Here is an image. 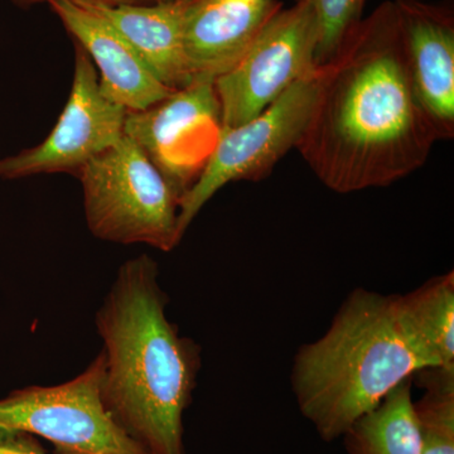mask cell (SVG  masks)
Segmentation results:
<instances>
[{
  "mask_svg": "<svg viewBox=\"0 0 454 454\" xmlns=\"http://www.w3.org/2000/svg\"><path fill=\"white\" fill-rule=\"evenodd\" d=\"M318 27L310 0L280 9L243 59L215 80L223 128L252 121L318 67Z\"/></svg>",
  "mask_w": 454,
  "mask_h": 454,
  "instance_id": "cell-7",
  "label": "cell"
},
{
  "mask_svg": "<svg viewBox=\"0 0 454 454\" xmlns=\"http://www.w3.org/2000/svg\"><path fill=\"white\" fill-rule=\"evenodd\" d=\"M160 267L146 254L122 262L95 315L103 342L101 397L151 454H186L184 415L201 370V348L169 321Z\"/></svg>",
  "mask_w": 454,
  "mask_h": 454,
  "instance_id": "cell-2",
  "label": "cell"
},
{
  "mask_svg": "<svg viewBox=\"0 0 454 454\" xmlns=\"http://www.w3.org/2000/svg\"><path fill=\"white\" fill-rule=\"evenodd\" d=\"M104 369L100 351L71 380L12 391L0 399V430L46 439L57 454H151L106 411L101 397Z\"/></svg>",
  "mask_w": 454,
  "mask_h": 454,
  "instance_id": "cell-5",
  "label": "cell"
},
{
  "mask_svg": "<svg viewBox=\"0 0 454 454\" xmlns=\"http://www.w3.org/2000/svg\"><path fill=\"white\" fill-rule=\"evenodd\" d=\"M415 94L439 140L454 137V18L450 8L394 0Z\"/></svg>",
  "mask_w": 454,
  "mask_h": 454,
  "instance_id": "cell-10",
  "label": "cell"
},
{
  "mask_svg": "<svg viewBox=\"0 0 454 454\" xmlns=\"http://www.w3.org/2000/svg\"><path fill=\"white\" fill-rule=\"evenodd\" d=\"M400 315L435 365H454V273L397 294Z\"/></svg>",
  "mask_w": 454,
  "mask_h": 454,
  "instance_id": "cell-15",
  "label": "cell"
},
{
  "mask_svg": "<svg viewBox=\"0 0 454 454\" xmlns=\"http://www.w3.org/2000/svg\"><path fill=\"white\" fill-rule=\"evenodd\" d=\"M413 400L411 378L349 427L343 434L348 454H423Z\"/></svg>",
  "mask_w": 454,
  "mask_h": 454,
  "instance_id": "cell-14",
  "label": "cell"
},
{
  "mask_svg": "<svg viewBox=\"0 0 454 454\" xmlns=\"http://www.w3.org/2000/svg\"><path fill=\"white\" fill-rule=\"evenodd\" d=\"M90 232L121 245L172 252L179 232V196L148 155L128 136L76 173Z\"/></svg>",
  "mask_w": 454,
  "mask_h": 454,
  "instance_id": "cell-4",
  "label": "cell"
},
{
  "mask_svg": "<svg viewBox=\"0 0 454 454\" xmlns=\"http://www.w3.org/2000/svg\"><path fill=\"white\" fill-rule=\"evenodd\" d=\"M127 115L101 94L94 62L74 42L73 86L55 127L40 145L0 160V179L76 175L124 136Z\"/></svg>",
  "mask_w": 454,
  "mask_h": 454,
  "instance_id": "cell-9",
  "label": "cell"
},
{
  "mask_svg": "<svg viewBox=\"0 0 454 454\" xmlns=\"http://www.w3.org/2000/svg\"><path fill=\"white\" fill-rule=\"evenodd\" d=\"M413 381L423 389L413 400L423 454H454V365L426 367Z\"/></svg>",
  "mask_w": 454,
  "mask_h": 454,
  "instance_id": "cell-16",
  "label": "cell"
},
{
  "mask_svg": "<svg viewBox=\"0 0 454 454\" xmlns=\"http://www.w3.org/2000/svg\"><path fill=\"white\" fill-rule=\"evenodd\" d=\"M429 366L437 365L403 321L397 294L357 288L328 330L298 348L292 389L301 415L333 442Z\"/></svg>",
  "mask_w": 454,
  "mask_h": 454,
  "instance_id": "cell-3",
  "label": "cell"
},
{
  "mask_svg": "<svg viewBox=\"0 0 454 454\" xmlns=\"http://www.w3.org/2000/svg\"><path fill=\"white\" fill-rule=\"evenodd\" d=\"M17 7L32 8L35 5H50L53 2H61V0H12ZM62 2H70L74 4L83 5V7H119V5H143L154 4V3L166 2V0H62Z\"/></svg>",
  "mask_w": 454,
  "mask_h": 454,
  "instance_id": "cell-19",
  "label": "cell"
},
{
  "mask_svg": "<svg viewBox=\"0 0 454 454\" xmlns=\"http://www.w3.org/2000/svg\"><path fill=\"white\" fill-rule=\"evenodd\" d=\"M49 7L94 62L107 100L128 112H142L175 91L157 79L129 42L94 9L62 0Z\"/></svg>",
  "mask_w": 454,
  "mask_h": 454,
  "instance_id": "cell-11",
  "label": "cell"
},
{
  "mask_svg": "<svg viewBox=\"0 0 454 454\" xmlns=\"http://www.w3.org/2000/svg\"><path fill=\"white\" fill-rule=\"evenodd\" d=\"M191 2L166 0L154 4L89 8L129 42L160 82L178 90L192 82L184 41Z\"/></svg>",
  "mask_w": 454,
  "mask_h": 454,
  "instance_id": "cell-13",
  "label": "cell"
},
{
  "mask_svg": "<svg viewBox=\"0 0 454 454\" xmlns=\"http://www.w3.org/2000/svg\"><path fill=\"white\" fill-rule=\"evenodd\" d=\"M280 9L279 0H192L184 38L192 80L231 70Z\"/></svg>",
  "mask_w": 454,
  "mask_h": 454,
  "instance_id": "cell-12",
  "label": "cell"
},
{
  "mask_svg": "<svg viewBox=\"0 0 454 454\" xmlns=\"http://www.w3.org/2000/svg\"><path fill=\"white\" fill-rule=\"evenodd\" d=\"M437 142L415 94L395 5L382 3L322 65L295 148L325 187L352 193L422 168Z\"/></svg>",
  "mask_w": 454,
  "mask_h": 454,
  "instance_id": "cell-1",
  "label": "cell"
},
{
  "mask_svg": "<svg viewBox=\"0 0 454 454\" xmlns=\"http://www.w3.org/2000/svg\"><path fill=\"white\" fill-rule=\"evenodd\" d=\"M322 65L292 85L252 121L223 128L214 151L195 184L179 199L182 236L206 203L231 182H259L270 175L284 155L297 146L316 92Z\"/></svg>",
  "mask_w": 454,
  "mask_h": 454,
  "instance_id": "cell-6",
  "label": "cell"
},
{
  "mask_svg": "<svg viewBox=\"0 0 454 454\" xmlns=\"http://www.w3.org/2000/svg\"><path fill=\"white\" fill-rule=\"evenodd\" d=\"M223 122L215 82L195 79L142 112H128L133 139L179 199L195 184L219 139Z\"/></svg>",
  "mask_w": 454,
  "mask_h": 454,
  "instance_id": "cell-8",
  "label": "cell"
},
{
  "mask_svg": "<svg viewBox=\"0 0 454 454\" xmlns=\"http://www.w3.org/2000/svg\"><path fill=\"white\" fill-rule=\"evenodd\" d=\"M367 0H310L318 27L317 64H327L361 22Z\"/></svg>",
  "mask_w": 454,
  "mask_h": 454,
  "instance_id": "cell-17",
  "label": "cell"
},
{
  "mask_svg": "<svg viewBox=\"0 0 454 454\" xmlns=\"http://www.w3.org/2000/svg\"><path fill=\"white\" fill-rule=\"evenodd\" d=\"M0 454H47L37 437L25 432L0 430Z\"/></svg>",
  "mask_w": 454,
  "mask_h": 454,
  "instance_id": "cell-18",
  "label": "cell"
}]
</instances>
